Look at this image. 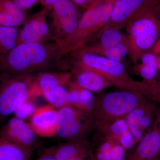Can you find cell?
I'll return each mask as SVG.
<instances>
[{
    "label": "cell",
    "mask_w": 160,
    "mask_h": 160,
    "mask_svg": "<svg viewBox=\"0 0 160 160\" xmlns=\"http://www.w3.org/2000/svg\"><path fill=\"white\" fill-rule=\"evenodd\" d=\"M58 43L19 44L9 52L0 55V72L9 75H32L50 68L61 60Z\"/></svg>",
    "instance_id": "6da1fadb"
},
{
    "label": "cell",
    "mask_w": 160,
    "mask_h": 160,
    "mask_svg": "<svg viewBox=\"0 0 160 160\" xmlns=\"http://www.w3.org/2000/svg\"><path fill=\"white\" fill-rule=\"evenodd\" d=\"M72 53V69L95 72L108 80L112 86L122 90L138 92L143 95L149 84L136 81L128 74L122 63L86 51L80 47Z\"/></svg>",
    "instance_id": "7a4b0ae2"
},
{
    "label": "cell",
    "mask_w": 160,
    "mask_h": 160,
    "mask_svg": "<svg viewBox=\"0 0 160 160\" xmlns=\"http://www.w3.org/2000/svg\"><path fill=\"white\" fill-rule=\"evenodd\" d=\"M113 0H94L79 19L74 32L60 46L61 58L85 45L97 35L111 18Z\"/></svg>",
    "instance_id": "3957f363"
},
{
    "label": "cell",
    "mask_w": 160,
    "mask_h": 160,
    "mask_svg": "<svg viewBox=\"0 0 160 160\" xmlns=\"http://www.w3.org/2000/svg\"><path fill=\"white\" fill-rule=\"evenodd\" d=\"M160 6L132 19L126 27L129 52L135 62L146 52L152 51L160 38Z\"/></svg>",
    "instance_id": "277c9868"
},
{
    "label": "cell",
    "mask_w": 160,
    "mask_h": 160,
    "mask_svg": "<svg viewBox=\"0 0 160 160\" xmlns=\"http://www.w3.org/2000/svg\"><path fill=\"white\" fill-rule=\"evenodd\" d=\"M147 101L138 92H112L94 98L91 112L95 123H110L126 116Z\"/></svg>",
    "instance_id": "5b68a950"
},
{
    "label": "cell",
    "mask_w": 160,
    "mask_h": 160,
    "mask_svg": "<svg viewBox=\"0 0 160 160\" xmlns=\"http://www.w3.org/2000/svg\"><path fill=\"white\" fill-rule=\"evenodd\" d=\"M4 75L0 85V121L13 114L27 100L41 96L35 76Z\"/></svg>",
    "instance_id": "8992f818"
},
{
    "label": "cell",
    "mask_w": 160,
    "mask_h": 160,
    "mask_svg": "<svg viewBox=\"0 0 160 160\" xmlns=\"http://www.w3.org/2000/svg\"><path fill=\"white\" fill-rule=\"evenodd\" d=\"M56 135L66 142L87 140L95 128L90 110L66 105L58 109Z\"/></svg>",
    "instance_id": "52a82bcc"
},
{
    "label": "cell",
    "mask_w": 160,
    "mask_h": 160,
    "mask_svg": "<svg viewBox=\"0 0 160 160\" xmlns=\"http://www.w3.org/2000/svg\"><path fill=\"white\" fill-rule=\"evenodd\" d=\"M51 10L50 29L52 40L60 45L76 29L79 21L77 10L70 0H61Z\"/></svg>",
    "instance_id": "ba28073f"
},
{
    "label": "cell",
    "mask_w": 160,
    "mask_h": 160,
    "mask_svg": "<svg viewBox=\"0 0 160 160\" xmlns=\"http://www.w3.org/2000/svg\"><path fill=\"white\" fill-rule=\"evenodd\" d=\"M160 6V0H116L110 20L98 34L108 28L120 30L138 16Z\"/></svg>",
    "instance_id": "9c48e42d"
},
{
    "label": "cell",
    "mask_w": 160,
    "mask_h": 160,
    "mask_svg": "<svg viewBox=\"0 0 160 160\" xmlns=\"http://www.w3.org/2000/svg\"><path fill=\"white\" fill-rule=\"evenodd\" d=\"M49 9L44 8L26 19L19 30L18 45L27 43H47L52 39L46 15Z\"/></svg>",
    "instance_id": "30bf717a"
},
{
    "label": "cell",
    "mask_w": 160,
    "mask_h": 160,
    "mask_svg": "<svg viewBox=\"0 0 160 160\" xmlns=\"http://www.w3.org/2000/svg\"><path fill=\"white\" fill-rule=\"evenodd\" d=\"M37 136L29 123L15 117L0 129V137L32 150L36 145Z\"/></svg>",
    "instance_id": "8fae6325"
},
{
    "label": "cell",
    "mask_w": 160,
    "mask_h": 160,
    "mask_svg": "<svg viewBox=\"0 0 160 160\" xmlns=\"http://www.w3.org/2000/svg\"><path fill=\"white\" fill-rule=\"evenodd\" d=\"M125 160H160V133L156 120L151 130L126 155Z\"/></svg>",
    "instance_id": "7c38bea8"
},
{
    "label": "cell",
    "mask_w": 160,
    "mask_h": 160,
    "mask_svg": "<svg viewBox=\"0 0 160 160\" xmlns=\"http://www.w3.org/2000/svg\"><path fill=\"white\" fill-rule=\"evenodd\" d=\"M58 121V110L48 105L37 107L29 123L38 136L50 138L56 135Z\"/></svg>",
    "instance_id": "4fadbf2b"
},
{
    "label": "cell",
    "mask_w": 160,
    "mask_h": 160,
    "mask_svg": "<svg viewBox=\"0 0 160 160\" xmlns=\"http://www.w3.org/2000/svg\"><path fill=\"white\" fill-rule=\"evenodd\" d=\"M44 152L53 156L57 160H68L78 156H90L91 146L88 140L66 142L46 149Z\"/></svg>",
    "instance_id": "5bb4252c"
},
{
    "label": "cell",
    "mask_w": 160,
    "mask_h": 160,
    "mask_svg": "<svg viewBox=\"0 0 160 160\" xmlns=\"http://www.w3.org/2000/svg\"><path fill=\"white\" fill-rule=\"evenodd\" d=\"M73 84L81 89L91 92H98L112 86L108 80L101 75L86 69H72Z\"/></svg>",
    "instance_id": "9a60e30c"
},
{
    "label": "cell",
    "mask_w": 160,
    "mask_h": 160,
    "mask_svg": "<svg viewBox=\"0 0 160 160\" xmlns=\"http://www.w3.org/2000/svg\"><path fill=\"white\" fill-rule=\"evenodd\" d=\"M72 72H44L36 76L37 84L41 96L44 97L58 86H66L71 81Z\"/></svg>",
    "instance_id": "2e32d148"
},
{
    "label": "cell",
    "mask_w": 160,
    "mask_h": 160,
    "mask_svg": "<svg viewBox=\"0 0 160 160\" xmlns=\"http://www.w3.org/2000/svg\"><path fill=\"white\" fill-rule=\"evenodd\" d=\"M154 104L148 100L124 117L136 142H138L143 137V132L139 129L140 123L147 115L156 112Z\"/></svg>",
    "instance_id": "e0dca14e"
},
{
    "label": "cell",
    "mask_w": 160,
    "mask_h": 160,
    "mask_svg": "<svg viewBox=\"0 0 160 160\" xmlns=\"http://www.w3.org/2000/svg\"><path fill=\"white\" fill-rule=\"evenodd\" d=\"M100 41L90 46H82L86 51L98 54L100 52L110 47L121 44L126 43L128 45L127 37L120 32L119 29L108 28L98 35Z\"/></svg>",
    "instance_id": "ac0fdd59"
},
{
    "label": "cell",
    "mask_w": 160,
    "mask_h": 160,
    "mask_svg": "<svg viewBox=\"0 0 160 160\" xmlns=\"http://www.w3.org/2000/svg\"><path fill=\"white\" fill-rule=\"evenodd\" d=\"M25 11L11 0H0V26L18 27L26 20Z\"/></svg>",
    "instance_id": "d6986e66"
},
{
    "label": "cell",
    "mask_w": 160,
    "mask_h": 160,
    "mask_svg": "<svg viewBox=\"0 0 160 160\" xmlns=\"http://www.w3.org/2000/svg\"><path fill=\"white\" fill-rule=\"evenodd\" d=\"M141 63L138 67V71L143 82L151 84L157 77L159 70L158 58L152 51L143 54L140 59Z\"/></svg>",
    "instance_id": "ffe728a7"
},
{
    "label": "cell",
    "mask_w": 160,
    "mask_h": 160,
    "mask_svg": "<svg viewBox=\"0 0 160 160\" xmlns=\"http://www.w3.org/2000/svg\"><path fill=\"white\" fill-rule=\"evenodd\" d=\"M32 151L0 137V160H30Z\"/></svg>",
    "instance_id": "44dd1931"
},
{
    "label": "cell",
    "mask_w": 160,
    "mask_h": 160,
    "mask_svg": "<svg viewBox=\"0 0 160 160\" xmlns=\"http://www.w3.org/2000/svg\"><path fill=\"white\" fill-rule=\"evenodd\" d=\"M18 27L0 26V55L9 52L18 45Z\"/></svg>",
    "instance_id": "7402d4cb"
},
{
    "label": "cell",
    "mask_w": 160,
    "mask_h": 160,
    "mask_svg": "<svg viewBox=\"0 0 160 160\" xmlns=\"http://www.w3.org/2000/svg\"><path fill=\"white\" fill-rule=\"evenodd\" d=\"M67 94L66 86H61L52 90L44 98L49 105L59 109L67 105Z\"/></svg>",
    "instance_id": "603a6c76"
},
{
    "label": "cell",
    "mask_w": 160,
    "mask_h": 160,
    "mask_svg": "<svg viewBox=\"0 0 160 160\" xmlns=\"http://www.w3.org/2000/svg\"><path fill=\"white\" fill-rule=\"evenodd\" d=\"M129 52L128 44L121 43L100 52L97 54L102 56L109 59L121 62Z\"/></svg>",
    "instance_id": "cb8c5ba5"
},
{
    "label": "cell",
    "mask_w": 160,
    "mask_h": 160,
    "mask_svg": "<svg viewBox=\"0 0 160 160\" xmlns=\"http://www.w3.org/2000/svg\"><path fill=\"white\" fill-rule=\"evenodd\" d=\"M37 108L32 99L28 100L19 106L13 114L15 117L25 121L26 119L31 117Z\"/></svg>",
    "instance_id": "d4e9b609"
},
{
    "label": "cell",
    "mask_w": 160,
    "mask_h": 160,
    "mask_svg": "<svg viewBox=\"0 0 160 160\" xmlns=\"http://www.w3.org/2000/svg\"><path fill=\"white\" fill-rule=\"evenodd\" d=\"M143 95L152 102L160 104V80L149 84Z\"/></svg>",
    "instance_id": "484cf974"
},
{
    "label": "cell",
    "mask_w": 160,
    "mask_h": 160,
    "mask_svg": "<svg viewBox=\"0 0 160 160\" xmlns=\"http://www.w3.org/2000/svg\"><path fill=\"white\" fill-rule=\"evenodd\" d=\"M94 98L91 92L81 89L79 100L76 108L91 111Z\"/></svg>",
    "instance_id": "4316f807"
},
{
    "label": "cell",
    "mask_w": 160,
    "mask_h": 160,
    "mask_svg": "<svg viewBox=\"0 0 160 160\" xmlns=\"http://www.w3.org/2000/svg\"><path fill=\"white\" fill-rule=\"evenodd\" d=\"M21 10L25 11L36 5L39 0H11Z\"/></svg>",
    "instance_id": "83f0119b"
},
{
    "label": "cell",
    "mask_w": 160,
    "mask_h": 160,
    "mask_svg": "<svg viewBox=\"0 0 160 160\" xmlns=\"http://www.w3.org/2000/svg\"><path fill=\"white\" fill-rule=\"evenodd\" d=\"M60 1L61 0H39V2L44 6V8L51 10L53 6Z\"/></svg>",
    "instance_id": "f1b7e54d"
},
{
    "label": "cell",
    "mask_w": 160,
    "mask_h": 160,
    "mask_svg": "<svg viewBox=\"0 0 160 160\" xmlns=\"http://www.w3.org/2000/svg\"><path fill=\"white\" fill-rule=\"evenodd\" d=\"M94 0H72V2L76 5L88 8Z\"/></svg>",
    "instance_id": "f546056e"
},
{
    "label": "cell",
    "mask_w": 160,
    "mask_h": 160,
    "mask_svg": "<svg viewBox=\"0 0 160 160\" xmlns=\"http://www.w3.org/2000/svg\"><path fill=\"white\" fill-rule=\"evenodd\" d=\"M152 51L157 56L159 70L160 71V38Z\"/></svg>",
    "instance_id": "4dcf8cb0"
},
{
    "label": "cell",
    "mask_w": 160,
    "mask_h": 160,
    "mask_svg": "<svg viewBox=\"0 0 160 160\" xmlns=\"http://www.w3.org/2000/svg\"><path fill=\"white\" fill-rule=\"evenodd\" d=\"M36 160H57L53 156L47 152H43L42 154Z\"/></svg>",
    "instance_id": "1f68e13d"
},
{
    "label": "cell",
    "mask_w": 160,
    "mask_h": 160,
    "mask_svg": "<svg viewBox=\"0 0 160 160\" xmlns=\"http://www.w3.org/2000/svg\"><path fill=\"white\" fill-rule=\"evenodd\" d=\"M89 157V156L82 155L75 157L72 158L68 160H86L87 158Z\"/></svg>",
    "instance_id": "d6a6232c"
},
{
    "label": "cell",
    "mask_w": 160,
    "mask_h": 160,
    "mask_svg": "<svg viewBox=\"0 0 160 160\" xmlns=\"http://www.w3.org/2000/svg\"><path fill=\"white\" fill-rule=\"evenodd\" d=\"M157 122L158 127L160 133V111L158 114L157 117L156 119Z\"/></svg>",
    "instance_id": "836d02e7"
},
{
    "label": "cell",
    "mask_w": 160,
    "mask_h": 160,
    "mask_svg": "<svg viewBox=\"0 0 160 160\" xmlns=\"http://www.w3.org/2000/svg\"></svg>",
    "instance_id": "e575fe53"
},
{
    "label": "cell",
    "mask_w": 160,
    "mask_h": 160,
    "mask_svg": "<svg viewBox=\"0 0 160 160\" xmlns=\"http://www.w3.org/2000/svg\"><path fill=\"white\" fill-rule=\"evenodd\" d=\"M113 1H116V0H113Z\"/></svg>",
    "instance_id": "d590c367"
}]
</instances>
